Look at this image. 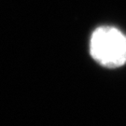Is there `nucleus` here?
Wrapping results in <instances>:
<instances>
[{"mask_svg":"<svg viewBox=\"0 0 126 126\" xmlns=\"http://www.w3.org/2000/svg\"><path fill=\"white\" fill-rule=\"evenodd\" d=\"M90 54L105 68L122 67L126 63V36L116 27H97L91 36Z\"/></svg>","mask_w":126,"mask_h":126,"instance_id":"obj_1","label":"nucleus"}]
</instances>
